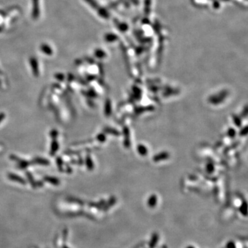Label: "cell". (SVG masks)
<instances>
[{
	"label": "cell",
	"instance_id": "obj_1",
	"mask_svg": "<svg viewBox=\"0 0 248 248\" xmlns=\"http://www.w3.org/2000/svg\"><path fill=\"white\" fill-rule=\"evenodd\" d=\"M57 150H58V143L57 142V141H54L52 143V146H51V151H50L51 155H53V154H55V152L57 151Z\"/></svg>",
	"mask_w": 248,
	"mask_h": 248
},
{
	"label": "cell",
	"instance_id": "obj_2",
	"mask_svg": "<svg viewBox=\"0 0 248 248\" xmlns=\"http://www.w3.org/2000/svg\"><path fill=\"white\" fill-rule=\"evenodd\" d=\"M30 63H31V66H32V70L34 71V73H35V75H37V73L38 72H37V67L36 60L34 59H31Z\"/></svg>",
	"mask_w": 248,
	"mask_h": 248
},
{
	"label": "cell",
	"instance_id": "obj_3",
	"mask_svg": "<svg viewBox=\"0 0 248 248\" xmlns=\"http://www.w3.org/2000/svg\"><path fill=\"white\" fill-rule=\"evenodd\" d=\"M8 177L10 178V179H12V180H17V181H20V183H23V180L21 179L20 177H19V176L15 175V174H10L8 175Z\"/></svg>",
	"mask_w": 248,
	"mask_h": 248
},
{
	"label": "cell",
	"instance_id": "obj_4",
	"mask_svg": "<svg viewBox=\"0 0 248 248\" xmlns=\"http://www.w3.org/2000/svg\"><path fill=\"white\" fill-rule=\"evenodd\" d=\"M46 180H47L48 181H49V183L50 182V183H53V184H58L59 183V181L57 179H56V178H53V177H47L46 178Z\"/></svg>",
	"mask_w": 248,
	"mask_h": 248
},
{
	"label": "cell",
	"instance_id": "obj_5",
	"mask_svg": "<svg viewBox=\"0 0 248 248\" xmlns=\"http://www.w3.org/2000/svg\"><path fill=\"white\" fill-rule=\"evenodd\" d=\"M4 117H5V116H4V115H3V114H0V123H1V121H2L3 119H4Z\"/></svg>",
	"mask_w": 248,
	"mask_h": 248
}]
</instances>
